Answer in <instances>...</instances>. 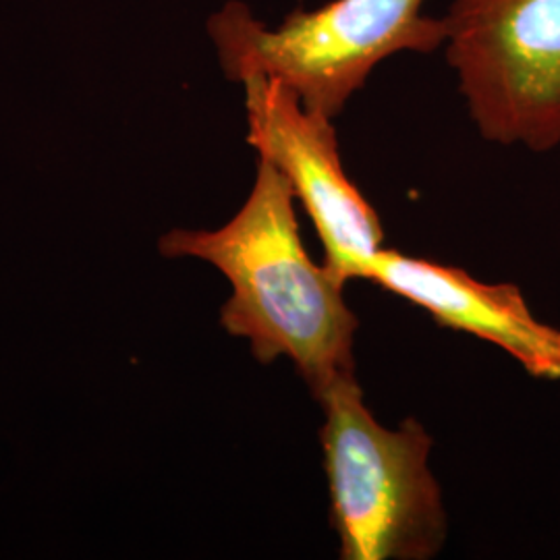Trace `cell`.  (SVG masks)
Listing matches in <instances>:
<instances>
[{"mask_svg":"<svg viewBox=\"0 0 560 560\" xmlns=\"http://www.w3.org/2000/svg\"><path fill=\"white\" fill-rule=\"evenodd\" d=\"M423 2L330 0L268 27L245 2L229 0L208 20V34L229 80H279L307 110L332 120L382 60L444 46L446 23L425 18Z\"/></svg>","mask_w":560,"mask_h":560,"instance_id":"cell-2","label":"cell"},{"mask_svg":"<svg viewBox=\"0 0 560 560\" xmlns=\"http://www.w3.org/2000/svg\"><path fill=\"white\" fill-rule=\"evenodd\" d=\"M316 399L324 409L320 442L340 559L436 557L446 540V513L423 425H381L355 374L332 382Z\"/></svg>","mask_w":560,"mask_h":560,"instance_id":"cell-3","label":"cell"},{"mask_svg":"<svg viewBox=\"0 0 560 560\" xmlns=\"http://www.w3.org/2000/svg\"><path fill=\"white\" fill-rule=\"evenodd\" d=\"M363 279L425 310L441 326L501 347L540 381H560V328L538 320L520 287L481 282L455 266L381 249Z\"/></svg>","mask_w":560,"mask_h":560,"instance_id":"cell-6","label":"cell"},{"mask_svg":"<svg viewBox=\"0 0 560 560\" xmlns=\"http://www.w3.org/2000/svg\"><path fill=\"white\" fill-rule=\"evenodd\" d=\"M247 141L289 180L314 222L326 268L340 280L363 279L381 252V219L347 177L332 120L307 110L284 83L264 75L243 81Z\"/></svg>","mask_w":560,"mask_h":560,"instance_id":"cell-5","label":"cell"},{"mask_svg":"<svg viewBox=\"0 0 560 560\" xmlns=\"http://www.w3.org/2000/svg\"><path fill=\"white\" fill-rule=\"evenodd\" d=\"M446 60L481 138L560 145V0H453Z\"/></svg>","mask_w":560,"mask_h":560,"instance_id":"cell-4","label":"cell"},{"mask_svg":"<svg viewBox=\"0 0 560 560\" xmlns=\"http://www.w3.org/2000/svg\"><path fill=\"white\" fill-rule=\"evenodd\" d=\"M295 194L272 162L260 159L256 183L240 212L217 231L177 229L161 240L166 258H200L233 287L221 324L249 342L261 363L289 358L314 397L355 374L358 318L326 264L303 247Z\"/></svg>","mask_w":560,"mask_h":560,"instance_id":"cell-1","label":"cell"}]
</instances>
